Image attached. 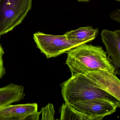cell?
<instances>
[{
  "instance_id": "cell-1",
  "label": "cell",
  "mask_w": 120,
  "mask_h": 120,
  "mask_svg": "<svg viewBox=\"0 0 120 120\" xmlns=\"http://www.w3.org/2000/svg\"><path fill=\"white\" fill-rule=\"evenodd\" d=\"M67 53L66 64L71 77L97 70L116 75L110 59L101 46L83 44L71 49Z\"/></svg>"
},
{
  "instance_id": "cell-2",
  "label": "cell",
  "mask_w": 120,
  "mask_h": 120,
  "mask_svg": "<svg viewBox=\"0 0 120 120\" xmlns=\"http://www.w3.org/2000/svg\"><path fill=\"white\" fill-rule=\"evenodd\" d=\"M65 103L71 105L78 102L94 99H102L114 104L120 108V102L102 89L94 85L84 75L71 77L60 85Z\"/></svg>"
},
{
  "instance_id": "cell-3",
  "label": "cell",
  "mask_w": 120,
  "mask_h": 120,
  "mask_svg": "<svg viewBox=\"0 0 120 120\" xmlns=\"http://www.w3.org/2000/svg\"><path fill=\"white\" fill-rule=\"evenodd\" d=\"M33 0H0V37L22 23Z\"/></svg>"
},
{
  "instance_id": "cell-4",
  "label": "cell",
  "mask_w": 120,
  "mask_h": 120,
  "mask_svg": "<svg viewBox=\"0 0 120 120\" xmlns=\"http://www.w3.org/2000/svg\"><path fill=\"white\" fill-rule=\"evenodd\" d=\"M34 39L37 48L48 58L59 56L73 48L87 43L85 42L70 40L65 34L52 35L40 32L34 34Z\"/></svg>"
},
{
  "instance_id": "cell-5",
  "label": "cell",
  "mask_w": 120,
  "mask_h": 120,
  "mask_svg": "<svg viewBox=\"0 0 120 120\" xmlns=\"http://www.w3.org/2000/svg\"><path fill=\"white\" fill-rule=\"evenodd\" d=\"M71 106L90 120H102L105 116L115 113L118 108L110 101L98 99L78 102Z\"/></svg>"
},
{
  "instance_id": "cell-6",
  "label": "cell",
  "mask_w": 120,
  "mask_h": 120,
  "mask_svg": "<svg viewBox=\"0 0 120 120\" xmlns=\"http://www.w3.org/2000/svg\"><path fill=\"white\" fill-rule=\"evenodd\" d=\"M92 83L106 91L120 102V80L116 75L103 70H97L84 74Z\"/></svg>"
},
{
  "instance_id": "cell-7",
  "label": "cell",
  "mask_w": 120,
  "mask_h": 120,
  "mask_svg": "<svg viewBox=\"0 0 120 120\" xmlns=\"http://www.w3.org/2000/svg\"><path fill=\"white\" fill-rule=\"evenodd\" d=\"M101 36L116 74L120 75V30L112 31L105 29L101 31Z\"/></svg>"
},
{
  "instance_id": "cell-8",
  "label": "cell",
  "mask_w": 120,
  "mask_h": 120,
  "mask_svg": "<svg viewBox=\"0 0 120 120\" xmlns=\"http://www.w3.org/2000/svg\"><path fill=\"white\" fill-rule=\"evenodd\" d=\"M36 103L8 105L0 108V120H27L32 113L38 111Z\"/></svg>"
},
{
  "instance_id": "cell-9",
  "label": "cell",
  "mask_w": 120,
  "mask_h": 120,
  "mask_svg": "<svg viewBox=\"0 0 120 120\" xmlns=\"http://www.w3.org/2000/svg\"><path fill=\"white\" fill-rule=\"evenodd\" d=\"M24 91L22 86L13 83L0 88V108L22 100L25 95Z\"/></svg>"
},
{
  "instance_id": "cell-10",
  "label": "cell",
  "mask_w": 120,
  "mask_h": 120,
  "mask_svg": "<svg viewBox=\"0 0 120 120\" xmlns=\"http://www.w3.org/2000/svg\"><path fill=\"white\" fill-rule=\"evenodd\" d=\"M98 28H94L91 26L80 27L75 30L66 32V37L70 40L85 42L87 43L95 39L98 32Z\"/></svg>"
},
{
  "instance_id": "cell-11",
  "label": "cell",
  "mask_w": 120,
  "mask_h": 120,
  "mask_svg": "<svg viewBox=\"0 0 120 120\" xmlns=\"http://www.w3.org/2000/svg\"><path fill=\"white\" fill-rule=\"evenodd\" d=\"M60 120H90L84 114L79 112L67 104H63L60 108Z\"/></svg>"
},
{
  "instance_id": "cell-12",
  "label": "cell",
  "mask_w": 120,
  "mask_h": 120,
  "mask_svg": "<svg viewBox=\"0 0 120 120\" xmlns=\"http://www.w3.org/2000/svg\"><path fill=\"white\" fill-rule=\"evenodd\" d=\"M41 112L42 115L41 120H55L54 115L55 112L52 104L49 103L45 107L42 108Z\"/></svg>"
},
{
  "instance_id": "cell-13",
  "label": "cell",
  "mask_w": 120,
  "mask_h": 120,
  "mask_svg": "<svg viewBox=\"0 0 120 120\" xmlns=\"http://www.w3.org/2000/svg\"><path fill=\"white\" fill-rule=\"evenodd\" d=\"M4 54V50L1 44H0V80L3 77L6 73L3 59V56Z\"/></svg>"
},
{
  "instance_id": "cell-14",
  "label": "cell",
  "mask_w": 120,
  "mask_h": 120,
  "mask_svg": "<svg viewBox=\"0 0 120 120\" xmlns=\"http://www.w3.org/2000/svg\"><path fill=\"white\" fill-rule=\"evenodd\" d=\"M111 19L120 23V8L112 12L110 14Z\"/></svg>"
},
{
  "instance_id": "cell-15",
  "label": "cell",
  "mask_w": 120,
  "mask_h": 120,
  "mask_svg": "<svg viewBox=\"0 0 120 120\" xmlns=\"http://www.w3.org/2000/svg\"><path fill=\"white\" fill-rule=\"evenodd\" d=\"M40 114H41V111L38 112L37 111L35 112L29 116L27 120H39Z\"/></svg>"
},
{
  "instance_id": "cell-16",
  "label": "cell",
  "mask_w": 120,
  "mask_h": 120,
  "mask_svg": "<svg viewBox=\"0 0 120 120\" xmlns=\"http://www.w3.org/2000/svg\"><path fill=\"white\" fill-rule=\"evenodd\" d=\"M90 0H77L79 2H88Z\"/></svg>"
},
{
  "instance_id": "cell-17",
  "label": "cell",
  "mask_w": 120,
  "mask_h": 120,
  "mask_svg": "<svg viewBox=\"0 0 120 120\" xmlns=\"http://www.w3.org/2000/svg\"><path fill=\"white\" fill-rule=\"evenodd\" d=\"M116 0L117 1H119V2H120V0Z\"/></svg>"
}]
</instances>
